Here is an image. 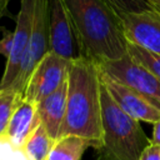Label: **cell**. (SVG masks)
<instances>
[{"label": "cell", "instance_id": "cell-1", "mask_svg": "<svg viewBox=\"0 0 160 160\" xmlns=\"http://www.w3.org/2000/svg\"><path fill=\"white\" fill-rule=\"evenodd\" d=\"M72 22L80 56L95 62L128 55L120 16L105 0H62Z\"/></svg>", "mask_w": 160, "mask_h": 160}, {"label": "cell", "instance_id": "cell-2", "mask_svg": "<svg viewBox=\"0 0 160 160\" xmlns=\"http://www.w3.org/2000/svg\"><path fill=\"white\" fill-rule=\"evenodd\" d=\"M101 78L98 64L86 58L71 60L68 74L66 111L59 138L75 135L95 150L102 142Z\"/></svg>", "mask_w": 160, "mask_h": 160}, {"label": "cell", "instance_id": "cell-3", "mask_svg": "<svg viewBox=\"0 0 160 160\" xmlns=\"http://www.w3.org/2000/svg\"><path fill=\"white\" fill-rule=\"evenodd\" d=\"M102 142L96 149L98 160H139L151 142L140 121L124 112L101 84Z\"/></svg>", "mask_w": 160, "mask_h": 160}, {"label": "cell", "instance_id": "cell-4", "mask_svg": "<svg viewBox=\"0 0 160 160\" xmlns=\"http://www.w3.org/2000/svg\"><path fill=\"white\" fill-rule=\"evenodd\" d=\"M96 64L101 72L129 86L160 111V78L134 61L129 54L119 60Z\"/></svg>", "mask_w": 160, "mask_h": 160}, {"label": "cell", "instance_id": "cell-5", "mask_svg": "<svg viewBox=\"0 0 160 160\" xmlns=\"http://www.w3.org/2000/svg\"><path fill=\"white\" fill-rule=\"evenodd\" d=\"M70 64L71 60L64 59L51 51L46 52L31 72L22 91V98L38 104L52 94L66 81Z\"/></svg>", "mask_w": 160, "mask_h": 160}, {"label": "cell", "instance_id": "cell-6", "mask_svg": "<svg viewBox=\"0 0 160 160\" xmlns=\"http://www.w3.org/2000/svg\"><path fill=\"white\" fill-rule=\"evenodd\" d=\"M46 52H49V0H35L29 45L18 79L11 88L12 90L22 95L31 72Z\"/></svg>", "mask_w": 160, "mask_h": 160}, {"label": "cell", "instance_id": "cell-7", "mask_svg": "<svg viewBox=\"0 0 160 160\" xmlns=\"http://www.w3.org/2000/svg\"><path fill=\"white\" fill-rule=\"evenodd\" d=\"M34 9L35 0H20V10L16 16L12 48L6 58L4 74L0 80V89H11L18 79L31 35Z\"/></svg>", "mask_w": 160, "mask_h": 160}, {"label": "cell", "instance_id": "cell-8", "mask_svg": "<svg viewBox=\"0 0 160 160\" xmlns=\"http://www.w3.org/2000/svg\"><path fill=\"white\" fill-rule=\"evenodd\" d=\"M49 51L68 60L80 58L72 22L62 0H49Z\"/></svg>", "mask_w": 160, "mask_h": 160}, {"label": "cell", "instance_id": "cell-9", "mask_svg": "<svg viewBox=\"0 0 160 160\" xmlns=\"http://www.w3.org/2000/svg\"><path fill=\"white\" fill-rule=\"evenodd\" d=\"M100 78L101 84L111 96V99L115 101V104L128 115L131 118L149 122L155 124L160 120V111L154 108L149 101H146L141 95H139L136 91L130 89L129 86L109 78L100 70Z\"/></svg>", "mask_w": 160, "mask_h": 160}, {"label": "cell", "instance_id": "cell-10", "mask_svg": "<svg viewBox=\"0 0 160 160\" xmlns=\"http://www.w3.org/2000/svg\"><path fill=\"white\" fill-rule=\"evenodd\" d=\"M128 42L160 55V12L149 10L120 16Z\"/></svg>", "mask_w": 160, "mask_h": 160}, {"label": "cell", "instance_id": "cell-11", "mask_svg": "<svg viewBox=\"0 0 160 160\" xmlns=\"http://www.w3.org/2000/svg\"><path fill=\"white\" fill-rule=\"evenodd\" d=\"M39 124L40 118L38 115L36 104L20 96L16 101L8 128L0 140L5 141L15 150H21L25 141Z\"/></svg>", "mask_w": 160, "mask_h": 160}, {"label": "cell", "instance_id": "cell-12", "mask_svg": "<svg viewBox=\"0 0 160 160\" xmlns=\"http://www.w3.org/2000/svg\"><path fill=\"white\" fill-rule=\"evenodd\" d=\"M66 95H68V79L52 94L36 104L40 122L44 125L48 134L54 139H59L60 129L66 111Z\"/></svg>", "mask_w": 160, "mask_h": 160}, {"label": "cell", "instance_id": "cell-13", "mask_svg": "<svg viewBox=\"0 0 160 160\" xmlns=\"http://www.w3.org/2000/svg\"><path fill=\"white\" fill-rule=\"evenodd\" d=\"M55 141L56 140L48 134L44 125L40 122L28 138L20 151L24 154L26 160H48Z\"/></svg>", "mask_w": 160, "mask_h": 160}, {"label": "cell", "instance_id": "cell-14", "mask_svg": "<svg viewBox=\"0 0 160 160\" xmlns=\"http://www.w3.org/2000/svg\"><path fill=\"white\" fill-rule=\"evenodd\" d=\"M89 146L90 144L82 138L75 135L62 136L55 141L48 160H81Z\"/></svg>", "mask_w": 160, "mask_h": 160}, {"label": "cell", "instance_id": "cell-15", "mask_svg": "<svg viewBox=\"0 0 160 160\" xmlns=\"http://www.w3.org/2000/svg\"><path fill=\"white\" fill-rule=\"evenodd\" d=\"M128 54L134 61H136L138 64L148 69L150 72L160 78V55L159 54H155L132 42L128 44Z\"/></svg>", "mask_w": 160, "mask_h": 160}, {"label": "cell", "instance_id": "cell-16", "mask_svg": "<svg viewBox=\"0 0 160 160\" xmlns=\"http://www.w3.org/2000/svg\"><path fill=\"white\" fill-rule=\"evenodd\" d=\"M22 96L12 89H0V139L2 138L18 99Z\"/></svg>", "mask_w": 160, "mask_h": 160}, {"label": "cell", "instance_id": "cell-17", "mask_svg": "<svg viewBox=\"0 0 160 160\" xmlns=\"http://www.w3.org/2000/svg\"><path fill=\"white\" fill-rule=\"evenodd\" d=\"M105 1L119 16L154 10L146 0H105Z\"/></svg>", "mask_w": 160, "mask_h": 160}, {"label": "cell", "instance_id": "cell-18", "mask_svg": "<svg viewBox=\"0 0 160 160\" xmlns=\"http://www.w3.org/2000/svg\"><path fill=\"white\" fill-rule=\"evenodd\" d=\"M2 38L0 39V54L4 55L5 58L9 56L11 48H12V41H14V31L9 30H2Z\"/></svg>", "mask_w": 160, "mask_h": 160}, {"label": "cell", "instance_id": "cell-19", "mask_svg": "<svg viewBox=\"0 0 160 160\" xmlns=\"http://www.w3.org/2000/svg\"><path fill=\"white\" fill-rule=\"evenodd\" d=\"M139 160H160V146L150 142L148 148L142 151Z\"/></svg>", "mask_w": 160, "mask_h": 160}, {"label": "cell", "instance_id": "cell-20", "mask_svg": "<svg viewBox=\"0 0 160 160\" xmlns=\"http://www.w3.org/2000/svg\"><path fill=\"white\" fill-rule=\"evenodd\" d=\"M8 145H9V144H8ZM16 151H19V150H15V149H12V148L9 145L6 151L1 150L0 160H26V158L24 156V154H22V152H20V155H19V158H18V159H14V156H15Z\"/></svg>", "mask_w": 160, "mask_h": 160}, {"label": "cell", "instance_id": "cell-21", "mask_svg": "<svg viewBox=\"0 0 160 160\" xmlns=\"http://www.w3.org/2000/svg\"><path fill=\"white\" fill-rule=\"evenodd\" d=\"M151 144L160 146V120L154 124V131H152V138H151Z\"/></svg>", "mask_w": 160, "mask_h": 160}, {"label": "cell", "instance_id": "cell-22", "mask_svg": "<svg viewBox=\"0 0 160 160\" xmlns=\"http://www.w3.org/2000/svg\"><path fill=\"white\" fill-rule=\"evenodd\" d=\"M10 0H0V20L4 18L6 10H8V5H9Z\"/></svg>", "mask_w": 160, "mask_h": 160}, {"label": "cell", "instance_id": "cell-23", "mask_svg": "<svg viewBox=\"0 0 160 160\" xmlns=\"http://www.w3.org/2000/svg\"><path fill=\"white\" fill-rule=\"evenodd\" d=\"M149 4H150V6L155 10V11H159L160 12V0H146Z\"/></svg>", "mask_w": 160, "mask_h": 160}, {"label": "cell", "instance_id": "cell-24", "mask_svg": "<svg viewBox=\"0 0 160 160\" xmlns=\"http://www.w3.org/2000/svg\"><path fill=\"white\" fill-rule=\"evenodd\" d=\"M1 145H2V140H0V155H1V150H2V148H1Z\"/></svg>", "mask_w": 160, "mask_h": 160}]
</instances>
